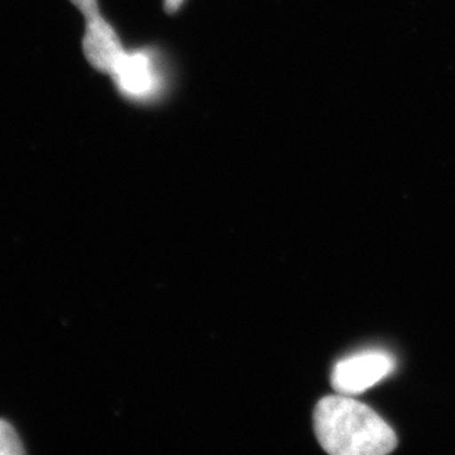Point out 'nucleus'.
Returning <instances> with one entry per match:
<instances>
[{"label":"nucleus","instance_id":"3","mask_svg":"<svg viewBox=\"0 0 455 455\" xmlns=\"http://www.w3.org/2000/svg\"><path fill=\"white\" fill-rule=\"evenodd\" d=\"M112 78L118 91L132 100H149L159 92L161 78L147 52H124Z\"/></svg>","mask_w":455,"mask_h":455},{"label":"nucleus","instance_id":"1","mask_svg":"<svg viewBox=\"0 0 455 455\" xmlns=\"http://www.w3.org/2000/svg\"><path fill=\"white\" fill-rule=\"evenodd\" d=\"M314 429L331 455H383L398 445L395 432L378 412L340 394L318 401Z\"/></svg>","mask_w":455,"mask_h":455},{"label":"nucleus","instance_id":"6","mask_svg":"<svg viewBox=\"0 0 455 455\" xmlns=\"http://www.w3.org/2000/svg\"><path fill=\"white\" fill-rule=\"evenodd\" d=\"M71 2L77 6L78 11L83 13L84 18L100 12V6L96 0H71Z\"/></svg>","mask_w":455,"mask_h":455},{"label":"nucleus","instance_id":"4","mask_svg":"<svg viewBox=\"0 0 455 455\" xmlns=\"http://www.w3.org/2000/svg\"><path fill=\"white\" fill-rule=\"evenodd\" d=\"M84 20H86V33L83 37L84 55L93 68L111 76L121 56L124 55V48L114 28L100 17V12Z\"/></svg>","mask_w":455,"mask_h":455},{"label":"nucleus","instance_id":"5","mask_svg":"<svg viewBox=\"0 0 455 455\" xmlns=\"http://www.w3.org/2000/svg\"><path fill=\"white\" fill-rule=\"evenodd\" d=\"M24 454L21 441L8 421L0 420V455Z\"/></svg>","mask_w":455,"mask_h":455},{"label":"nucleus","instance_id":"7","mask_svg":"<svg viewBox=\"0 0 455 455\" xmlns=\"http://www.w3.org/2000/svg\"><path fill=\"white\" fill-rule=\"evenodd\" d=\"M183 2H185V0H165L164 6H165L167 12L172 13L176 12L177 9L180 8Z\"/></svg>","mask_w":455,"mask_h":455},{"label":"nucleus","instance_id":"2","mask_svg":"<svg viewBox=\"0 0 455 455\" xmlns=\"http://www.w3.org/2000/svg\"><path fill=\"white\" fill-rule=\"evenodd\" d=\"M395 367L387 353H363L340 360L331 371V385L340 395H358L380 382Z\"/></svg>","mask_w":455,"mask_h":455}]
</instances>
